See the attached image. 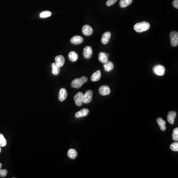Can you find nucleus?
Listing matches in <instances>:
<instances>
[{
    "instance_id": "1",
    "label": "nucleus",
    "mask_w": 178,
    "mask_h": 178,
    "mask_svg": "<svg viewBox=\"0 0 178 178\" xmlns=\"http://www.w3.org/2000/svg\"><path fill=\"white\" fill-rule=\"evenodd\" d=\"M150 28V24L147 22H142L135 24L134 26L135 30L138 33H142L148 30Z\"/></svg>"
},
{
    "instance_id": "2",
    "label": "nucleus",
    "mask_w": 178,
    "mask_h": 178,
    "mask_svg": "<svg viewBox=\"0 0 178 178\" xmlns=\"http://www.w3.org/2000/svg\"><path fill=\"white\" fill-rule=\"evenodd\" d=\"M171 44L173 47H176L178 45V33L176 31L171 32Z\"/></svg>"
},
{
    "instance_id": "3",
    "label": "nucleus",
    "mask_w": 178,
    "mask_h": 178,
    "mask_svg": "<svg viewBox=\"0 0 178 178\" xmlns=\"http://www.w3.org/2000/svg\"><path fill=\"white\" fill-rule=\"evenodd\" d=\"M83 94H84L82 92H78L74 97L75 102L78 107L81 106L83 103Z\"/></svg>"
},
{
    "instance_id": "4",
    "label": "nucleus",
    "mask_w": 178,
    "mask_h": 178,
    "mask_svg": "<svg viewBox=\"0 0 178 178\" xmlns=\"http://www.w3.org/2000/svg\"><path fill=\"white\" fill-rule=\"evenodd\" d=\"M153 70L155 74L157 75L158 76H163L165 74V68L164 66L161 65H157L153 67Z\"/></svg>"
},
{
    "instance_id": "5",
    "label": "nucleus",
    "mask_w": 178,
    "mask_h": 178,
    "mask_svg": "<svg viewBox=\"0 0 178 178\" xmlns=\"http://www.w3.org/2000/svg\"><path fill=\"white\" fill-rule=\"evenodd\" d=\"M93 97V92L91 90H88L85 94H83V103L89 104L91 102Z\"/></svg>"
},
{
    "instance_id": "6",
    "label": "nucleus",
    "mask_w": 178,
    "mask_h": 178,
    "mask_svg": "<svg viewBox=\"0 0 178 178\" xmlns=\"http://www.w3.org/2000/svg\"><path fill=\"white\" fill-rule=\"evenodd\" d=\"M64 63H65V59L63 55H59L55 58V64H56V66L59 68L63 67L64 64Z\"/></svg>"
},
{
    "instance_id": "7",
    "label": "nucleus",
    "mask_w": 178,
    "mask_h": 178,
    "mask_svg": "<svg viewBox=\"0 0 178 178\" xmlns=\"http://www.w3.org/2000/svg\"><path fill=\"white\" fill-rule=\"evenodd\" d=\"M84 83L83 82L81 78H76L73 80L72 82L71 86L73 88L78 89L82 86Z\"/></svg>"
},
{
    "instance_id": "8",
    "label": "nucleus",
    "mask_w": 178,
    "mask_h": 178,
    "mask_svg": "<svg viewBox=\"0 0 178 178\" xmlns=\"http://www.w3.org/2000/svg\"><path fill=\"white\" fill-rule=\"evenodd\" d=\"M99 93L102 96H105L108 95L110 93V87L107 85L102 86L99 88Z\"/></svg>"
},
{
    "instance_id": "9",
    "label": "nucleus",
    "mask_w": 178,
    "mask_h": 178,
    "mask_svg": "<svg viewBox=\"0 0 178 178\" xmlns=\"http://www.w3.org/2000/svg\"><path fill=\"white\" fill-rule=\"evenodd\" d=\"M82 32L84 35L89 36L93 34V30L91 26L88 25H85L83 27Z\"/></svg>"
},
{
    "instance_id": "10",
    "label": "nucleus",
    "mask_w": 178,
    "mask_h": 178,
    "mask_svg": "<svg viewBox=\"0 0 178 178\" xmlns=\"http://www.w3.org/2000/svg\"><path fill=\"white\" fill-rule=\"evenodd\" d=\"M93 53V50L92 48L90 46H87L83 50V55L86 58H91Z\"/></svg>"
},
{
    "instance_id": "11",
    "label": "nucleus",
    "mask_w": 178,
    "mask_h": 178,
    "mask_svg": "<svg viewBox=\"0 0 178 178\" xmlns=\"http://www.w3.org/2000/svg\"><path fill=\"white\" fill-rule=\"evenodd\" d=\"M67 97V92L66 89L61 88L59 92L58 99L61 102H63L66 100Z\"/></svg>"
},
{
    "instance_id": "12",
    "label": "nucleus",
    "mask_w": 178,
    "mask_h": 178,
    "mask_svg": "<svg viewBox=\"0 0 178 178\" xmlns=\"http://www.w3.org/2000/svg\"><path fill=\"white\" fill-rule=\"evenodd\" d=\"M83 42V38L79 36H74L70 40V42L74 45L80 44Z\"/></svg>"
},
{
    "instance_id": "13",
    "label": "nucleus",
    "mask_w": 178,
    "mask_h": 178,
    "mask_svg": "<svg viewBox=\"0 0 178 178\" xmlns=\"http://www.w3.org/2000/svg\"><path fill=\"white\" fill-rule=\"evenodd\" d=\"M111 37V33L110 32H106L103 34L102 38L101 39L102 43L104 45H106L110 41V38Z\"/></svg>"
},
{
    "instance_id": "14",
    "label": "nucleus",
    "mask_w": 178,
    "mask_h": 178,
    "mask_svg": "<svg viewBox=\"0 0 178 178\" xmlns=\"http://www.w3.org/2000/svg\"><path fill=\"white\" fill-rule=\"evenodd\" d=\"M108 55L109 54L104 52H101L99 55V61L102 63H107L108 61Z\"/></svg>"
},
{
    "instance_id": "15",
    "label": "nucleus",
    "mask_w": 178,
    "mask_h": 178,
    "mask_svg": "<svg viewBox=\"0 0 178 178\" xmlns=\"http://www.w3.org/2000/svg\"><path fill=\"white\" fill-rule=\"evenodd\" d=\"M176 112L175 111H171L169 112L167 115V121L171 124H173L175 121V119L176 117Z\"/></svg>"
},
{
    "instance_id": "16",
    "label": "nucleus",
    "mask_w": 178,
    "mask_h": 178,
    "mask_svg": "<svg viewBox=\"0 0 178 178\" xmlns=\"http://www.w3.org/2000/svg\"><path fill=\"white\" fill-rule=\"evenodd\" d=\"M89 112V111L88 109L84 108V109H82L81 110L78 111L77 112H76L75 116L77 118H81V117L86 116L88 114Z\"/></svg>"
},
{
    "instance_id": "17",
    "label": "nucleus",
    "mask_w": 178,
    "mask_h": 178,
    "mask_svg": "<svg viewBox=\"0 0 178 178\" xmlns=\"http://www.w3.org/2000/svg\"><path fill=\"white\" fill-rule=\"evenodd\" d=\"M101 72L100 70H97L93 73L91 76V81L93 82H96L100 80L101 78Z\"/></svg>"
},
{
    "instance_id": "18",
    "label": "nucleus",
    "mask_w": 178,
    "mask_h": 178,
    "mask_svg": "<svg viewBox=\"0 0 178 178\" xmlns=\"http://www.w3.org/2000/svg\"><path fill=\"white\" fill-rule=\"evenodd\" d=\"M157 122L160 127V130L161 131H164L166 130V122L163 120V119L161 118H158L157 119Z\"/></svg>"
},
{
    "instance_id": "19",
    "label": "nucleus",
    "mask_w": 178,
    "mask_h": 178,
    "mask_svg": "<svg viewBox=\"0 0 178 178\" xmlns=\"http://www.w3.org/2000/svg\"><path fill=\"white\" fill-rule=\"evenodd\" d=\"M104 67L105 71H111L114 68V66L113 63L111 61H107V63H104Z\"/></svg>"
},
{
    "instance_id": "20",
    "label": "nucleus",
    "mask_w": 178,
    "mask_h": 178,
    "mask_svg": "<svg viewBox=\"0 0 178 178\" xmlns=\"http://www.w3.org/2000/svg\"><path fill=\"white\" fill-rule=\"evenodd\" d=\"M67 155L69 158H71L72 159H74L77 156V152L74 149L71 148V149H69L68 151Z\"/></svg>"
},
{
    "instance_id": "21",
    "label": "nucleus",
    "mask_w": 178,
    "mask_h": 178,
    "mask_svg": "<svg viewBox=\"0 0 178 178\" xmlns=\"http://www.w3.org/2000/svg\"><path fill=\"white\" fill-rule=\"evenodd\" d=\"M68 58L70 61L72 62H75L78 59V56L77 53L76 52H70L68 54Z\"/></svg>"
},
{
    "instance_id": "22",
    "label": "nucleus",
    "mask_w": 178,
    "mask_h": 178,
    "mask_svg": "<svg viewBox=\"0 0 178 178\" xmlns=\"http://www.w3.org/2000/svg\"><path fill=\"white\" fill-rule=\"evenodd\" d=\"M133 0H120L119 5L121 8H126L132 3Z\"/></svg>"
},
{
    "instance_id": "23",
    "label": "nucleus",
    "mask_w": 178,
    "mask_h": 178,
    "mask_svg": "<svg viewBox=\"0 0 178 178\" xmlns=\"http://www.w3.org/2000/svg\"><path fill=\"white\" fill-rule=\"evenodd\" d=\"M52 73L54 75H57L58 74L60 71V69L59 67H58L55 64V63H53L52 65Z\"/></svg>"
},
{
    "instance_id": "24",
    "label": "nucleus",
    "mask_w": 178,
    "mask_h": 178,
    "mask_svg": "<svg viewBox=\"0 0 178 178\" xmlns=\"http://www.w3.org/2000/svg\"><path fill=\"white\" fill-rule=\"evenodd\" d=\"M6 145V141L3 135L0 133V146L4 147Z\"/></svg>"
},
{
    "instance_id": "25",
    "label": "nucleus",
    "mask_w": 178,
    "mask_h": 178,
    "mask_svg": "<svg viewBox=\"0 0 178 178\" xmlns=\"http://www.w3.org/2000/svg\"><path fill=\"white\" fill-rule=\"evenodd\" d=\"M52 15V13L50 11H44L40 14V17L42 18H47Z\"/></svg>"
},
{
    "instance_id": "26",
    "label": "nucleus",
    "mask_w": 178,
    "mask_h": 178,
    "mask_svg": "<svg viewBox=\"0 0 178 178\" xmlns=\"http://www.w3.org/2000/svg\"><path fill=\"white\" fill-rule=\"evenodd\" d=\"M172 138L174 141L177 142L178 141V128H176L173 130V134H172Z\"/></svg>"
},
{
    "instance_id": "27",
    "label": "nucleus",
    "mask_w": 178,
    "mask_h": 178,
    "mask_svg": "<svg viewBox=\"0 0 178 178\" xmlns=\"http://www.w3.org/2000/svg\"><path fill=\"white\" fill-rule=\"evenodd\" d=\"M170 149L174 151H178V143L176 142L170 145Z\"/></svg>"
},
{
    "instance_id": "28",
    "label": "nucleus",
    "mask_w": 178,
    "mask_h": 178,
    "mask_svg": "<svg viewBox=\"0 0 178 178\" xmlns=\"http://www.w3.org/2000/svg\"><path fill=\"white\" fill-rule=\"evenodd\" d=\"M8 171L6 169H0V177H5L7 175Z\"/></svg>"
},
{
    "instance_id": "29",
    "label": "nucleus",
    "mask_w": 178,
    "mask_h": 178,
    "mask_svg": "<svg viewBox=\"0 0 178 178\" xmlns=\"http://www.w3.org/2000/svg\"><path fill=\"white\" fill-rule=\"evenodd\" d=\"M118 0H108L107 1L106 4H107V6H111L114 5V4Z\"/></svg>"
},
{
    "instance_id": "30",
    "label": "nucleus",
    "mask_w": 178,
    "mask_h": 178,
    "mask_svg": "<svg viewBox=\"0 0 178 178\" xmlns=\"http://www.w3.org/2000/svg\"><path fill=\"white\" fill-rule=\"evenodd\" d=\"M173 6L176 9H178V0H174L173 2Z\"/></svg>"
},
{
    "instance_id": "31",
    "label": "nucleus",
    "mask_w": 178,
    "mask_h": 178,
    "mask_svg": "<svg viewBox=\"0 0 178 178\" xmlns=\"http://www.w3.org/2000/svg\"><path fill=\"white\" fill-rule=\"evenodd\" d=\"M81 78L84 83L87 82V81H88V79H87V78L86 77H85V76H82Z\"/></svg>"
},
{
    "instance_id": "32",
    "label": "nucleus",
    "mask_w": 178,
    "mask_h": 178,
    "mask_svg": "<svg viewBox=\"0 0 178 178\" xmlns=\"http://www.w3.org/2000/svg\"><path fill=\"white\" fill-rule=\"evenodd\" d=\"M2 167V164L1 163H0V169H1V168Z\"/></svg>"
},
{
    "instance_id": "33",
    "label": "nucleus",
    "mask_w": 178,
    "mask_h": 178,
    "mask_svg": "<svg viewBox=\"0 0 178 178\" xmlns=\"http://www.w3.org/2000/svg\"><path fill=\"white\" fill-rule=\"evenodd\" d=\"M1 152V146H0V153Z\"/></svg>"
}]
</instances>
